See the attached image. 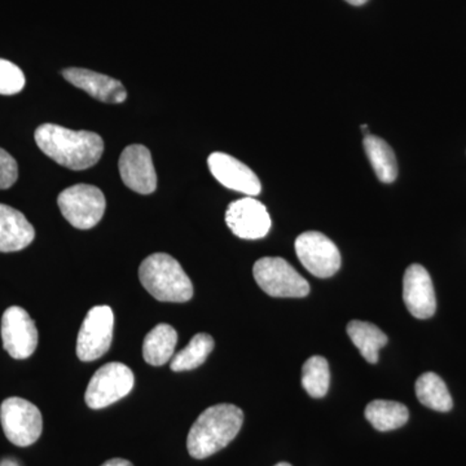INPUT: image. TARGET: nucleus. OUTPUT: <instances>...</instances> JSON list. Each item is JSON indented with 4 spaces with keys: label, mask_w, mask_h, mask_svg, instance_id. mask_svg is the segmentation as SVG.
Masks as SVG:
<instances>
[{
    "label": "nucleus",
    "mask_w": 466,
    "mask_h": 466,
    "mask_svg": "<svg viewBox=\"0 0 466 466\" xmlns=\"http://www.w3.org/2000/svg\"><path fill=\"white\" fill-rule=\"evenodd\" d=\"M403 299L413 317L421 320L433 317L437 309V299L433 281L425 267H408L403 278Z\"/></svg>",
    "instance_id": "4468645a"
},
{
    "label": "nucleus",
    "mask_w": 466,
    "mask_h": 466,
    "mask_svg": "<svg viewBox=\"0 0 466 466\" xmlns=\"http://www.w3.org/2000/svg\"><path fill=\"white\" fill-rule=\"evenodd\" d=\"M348 334L368 363L379 361L380 350L388 343V337L379 327L367 321L352 320L348 325Z\"/></svg>",
    "instance_id": "6ab92c4d"
},
{
    "label": "nucleus",
    "mask_w": 466,
    "mask_h": 466,
    "mask_svg": "<svg viewBox=\"0 0 466 466\" xmlns=\"http://www.w3.org/2000/svg\"><path fill=\"white\" fill-rule=\"evenodd\" d=\"M101 466H134L128 460L125 459H110L108 461L104 462Z\"/></svg>",
    "instance_id": "a878e982"
},
{
    "label": "nucleus",
    "mask_w": 466,
    "mask_h": 466,
    "mask_svg": "<svg viewBox=\"0 0 466 466\" xmlns=\"http://www.w3.org/2000/svg\"><path fill=\"white\" fill-rule=\"evenodd\" d=\"M0 466H17L15 464V462L9 461V460H5V461H3Z\"/></svg>",
    "instance_id": "cd10ccee"
},
{
    "label": "nucleus",
    "mask_w": 466,
    "mask_h": 466,
    "mask_svg": "<svg viewBox=\"0 0 466 466\" xmlns=\"http://www.w3.org/2000/svg\"><path fill=\"white\" fill-rule=\"evenodd\" d=\"M118 167L122 180L134 192L150 195L157 188V175L147 147L128 146L119 157Z\"/></svg>",
    "instance_id": "f8f14e48"
},
{
    "label": "nucleus",
    "mask_w": 466,
    "mask_h": 466,
    "mask_svg": "<svg viewBox=\"0 0 466 466\" xmlns=\"http://www.w3.org/2000/svg\"><path fill=\"white\" fill-rule=\"evenodd\" d=\"M115 314L109 306H95L86 315L78 339L76 355L79 360L94 361L106 355L112 345Z\"/></svg>",
    "instance_id": "6e6552de"
},
{
    "label": "nucleus",
    "mask_w": 466,
    "mask_h": 466,
    "mask_svg": "<svg viewBox=\"0 0 466 466\" xmlns=\"http://www.w3.org/2000/svg\"><path fill=\"white\" fill-rule=\"evenodd\" d=\"M416 395L420 403L438 412L452 410L453 400L446 383L437 373L426 372L416 381Z\"/></svg>",
    "instance_id": "412c9836"
},
{
    "label": "nucleus",
    "mask_w": 466,
    "mask_h": 466,
    "mask_svg": "<svg viewBox=\"0 0 466 466\" xmlns=\"http://www.w3.org/2000/svg\"><path fill=\"white\" fill-rule=\"evenodd\" d=\"M364 149L367 157L380 182L390 184L398 177V162L394 150L381 137L367 134L364 137Z\"/></svg>",
    "instance_id": "a211bd4d"
},
{
    "label": "nucleus",
    "mask_w": 466,
    "mask_h": 466,
    "mask_svg": "<svg viewBox=\"0 0 466 466\" xmlns=\"http://www.w3.org/2000/svg\"><path fill=\"white\" fill-rule=\"evenodd\" d=\"M244 424V412L233 404L208 407L189 431L187 449L193 459L210 458L228 446Z\"/></svg>",
    "instance_id": "f03ea898"
},
{
    "label": "nucleus",
    "mask_w": 466,
    "mask_h": 466,
    "mask_svg": "<svg viewBox=\"0 0 466 466\" xmlns=\"http://www.w3.org/2000/svg\"><path fill=\"white\" fill-rule=\"evenodd\" d=\"M63 76L69 84L87 92L90 96L101 103L121 104L127 97L124 85L112 76L82 69V67L64 69Z\"/></svg>",
    "instance_id": "2eb2a0df"
},
{
    "label": "nucleus",
    "mask_w": 466,
    "mask_h": 466,
    "mask_svg": "<svg viewBox=\"0 0 466 466\" xmlns=\"http://www.w3.org/2000/svg\"><path fill=\"white\" fill-rule=\"evenodd\" d=\"M0 422L7 440L15 446H32L41 437V410L29 400L12 397L0 406Z\"/></svg>",
    "instance_id": "423d86ee"
},
{
    "label": "nucleus",
    "mask_w": 466,
    "mask_h": 466,
    "mask_svg": "<svg viewBox=\"0 0 466 466\" xmlns=\"http://www.w3.org/2000/svg\"><path fill=\"white\" fill-rule=\"evenodd\" d=\"M3 348L17 360L32 357L38 346V329L27 311L18 306L5 309L2 318Z\"/></svg>",
    "instance_id": "9d476101"
},
{
    "label": "nucleus",
    "mask_w": 466,
    "mask_h": 466,
    "mask_svg": "<svg viewBox=\"0 0 466 466\" xmlns=\"http://www.w3.org/2000/svg\"><path fill=\"white\" fill-rule=\"evenodd\" d=\"M208 165L218 182L232 191L247 196H257L262 191V184L256 173L227 153H211L208 158Z\"/></svg>",
    "instance_id": "ddd939ff"
},
{
    "label": "nucleus",
    "mask_w": 466,
    "mask_h": 466,
    "mask_svg": "<svg viewBox=\"0 0 466 466\" xmlns=\"http://www.w3.org/2000/svg\"><path fill=\"white\" fill-rule=\"evenodd\" d=\"M366 419L379 431H390L407 424L408 408L400 401L373 400L366 408Z\"/></svg>",
    "instance_id": "aec40b11"
},
{
    "label": "nucleus",
    "mask_w": 466,
    "mask_h": 466,
    "mask_svg": "<svg viewBox=\"0 0 466 466\" xmlns=\"http://www.w3.org/2000/svg\"><path fill=\"white\" fill-rule=\"evenodd\" d=\"M34 137L46 156L70 170L94 167L104 152L100 135L91 131H75L63 126L45 124L36 128Z\"/></svg>",
    "instance_id": "f257e3e1"
},
{
    "label": "nucleus",
    "mask_w": 466,
    "mask_h": 466,
    "mask_svg": "<svg viewBox=\"0 0 466 466\" xmlns=\"http://www.w3.org/2000/svg\"><path fill=\"white\" fill-rule=\"evenodd\" d=\"M330 372L327 359L311 357L302 368V386L309 397L323 398L329 390Z\"/></svg>",
    "instance_id": "5701e85b"
},
{
    "label": "nucleus",
    "mask_w": 466,
    "mask_h": 466,
    "mask_svg": "<svg viewBox=\"0 0 466 466\" xmlns=\"http://www.w3.org/2000/svg\"><path fill=\"white\" fill-rule=\"evenodd\" d=\"M253 275L260 289L279 299H303L309 293V285L280 257H265L257 260Z\"/></svg>",
    "instance_id": "20e7f679"
},
{
    "label": "nucleus",
    "mask_w": 466,
    "mask_h": 466,
    "mask_svg": "<svg viewBox=\"0 0 466 466\" xmlns=\"http://www.w3.org/2000/svg\"><path fill=\"white\" fill-rule=\"evenodd\" d=\"M35 238L34 227L16 208L0 204V253L25 249Z\"/></svg>",
    "instance_id": "dca6fc26"
},
{
    "label": "nucleus",
    "mask_w": 466,
    "mask_h": 466,
    "mask_svg": "<svg viewBox=\"0 0 466 466\" xmlns=\"http://www.w3.org/2000/svg\"><path fill=\"white\" fill-rule=\"evenodd\" d=\"M140 283L161 302H187L193 297L191 279L180 263L165 253L147 257L139 268Z\"/></svg>",
    "instance_id": "7ed1b4c3"
},
{
    "label": "nucleus",
    "mask_w": 466,
    "mask_h": 466,
    "mask_svg": "<svg viewBox=\"0 0 466 466\" xmlns=\"http://www.w3.org/2000/svg\"><path fill=\"white\" fill-rule=\"evenodd\" d=\"M61 214L73 227L90 229L97 225L106 213V196L97 187L76 184L58 195Z\"/></svg>",
    "instance_id": "39448f33"
},
{
    "label": "nucleus",
    "mask_w": 466,
    "mask_h": 466,
    "mask_svg": "<svg viewBox=\"0 0 466 466\" xmlns=\"http://www.w3.org/2000/svg\"><path fill=\"white\" fill-rule=\"evenodd\" d=\"M226 223L233 235L244 240H258L271 229V217L262 202L253 198L233 201L226 211Z\"/></svg>",
    "instance_id": "9b49d317"
},
{
    "label": "nucleus",
    "mask_w": 466,
    "mask_h": 466,
    "mask_svg": "<svg viewBox=\"0 0 466 466\" xmlns=\"http://www.w3.org/2000/svg\"><path fill=\"white\" fill-rule=\"evenodd\" d=\"M177 342V330L171 325L158 324L144 339V360L150 366H164L173 359Z\"/></svg>",
    "instance_id": "f3484780"
},
{
    "label": "nucleus",
    "mask_w": 466,
    "mask_h": 466,
    "mask_svg": "<svg viewBox=\"0 0 466 466\" xmlns=\"http://www.w3.org/2000/svg\"><path fill=\"white\" fill-rule=\"evenodd\" d=\"M275 466H291V465L288 464V462H279V464H276Z\"/></svg>",
    "instance_id": "c85d7f7f"
},
{
    "label": "nucleus",
    "mask_w": 466,
    "mask_h": 466,
    "mask_svg": "<svg viewBox=\"0 0 466 466\" xmlns=\"http://www.w3.org/2000/svg\"><path fill=\"white\" fill-rule=\"evenodd\" d=\"M297 257L305 268L317 278H330L341 267L339 248L324 233L309 231L297 238Z\"/></svg>",
    "instance_id": "1a4fd4ad"
},
{
    "label": "nucleus",
    "mask_w": 466,
    "mask_h": 466,
    "mask_svg": "<svg viewBox=\"0 0 466 466\" xmlns=\"http://www.w3.org/2000/svg\"><path fill=\"white\" fill-rule=\"evenodd\" d=\"M25 87L23 70L11 61L0 58V95H16Z\"/></svg>",
    "instance_id": "b1692460"
},
{
    "label": "nucleus",
    "mask_w": 466,
    "mask_h": 466,
    "mask_svg": "<svg viewBox=\"0 0 466 466\" xmlns=\"http://www.w3.org/2000/svg\"><path fill=\"white\" fill-rule=\"evenodd\" d=\"M18 167L16 159L7 150L0 148V189L11 188L17 182Z\"/></svg>",
    "instance_id": "393cba45"
},
{
    "label": "nucleus",
    "mask_w": 466,
    "mask_h": 466,
    "mask_svg": "<svg viewBox=\"0 0 466 466\" xmlns=\"http://www.w3.org/2000/svg\"><path fill=\"white\" fill-rule=\"evenodd\" d=\"M214 349L213 337L207 333H198L191 339L186 349L171 359L170 368L174 372L192 370L202 366Z\"/></svg>",
    "instance_id": "4be33fe9"
},
{
    "label": "nucleus",
    "mask_w": 466,
    "mask_h": 466,
    "mask_svg": "<svg viewBox=\"0 0 466 466\" xmlns=\"http://www.w3.org/2000/svg\"><path fill=\"white\" fill-rule=\"evenodd\" d=\"M134 383V372L124 363L106 364L92 376L85 394L86 404L92 410L108 407L127 397Z\"/></svg>",
    "instance_id": "0eeeda50"
},
{
    "label": "nucleus",
    "mask_w": 466,
    "mask_h": 466,
    "mask_svg": "<svg viewBox=\"0 0 466 466\" xmlns=\"http://www.w3.org/2000/svg\"><path fill=\"white\" fill-rule=\"evenodd\" d=\"M346 2L352 5H366L368 0H346Z\"/></svg>",
    "instance_id": "bb28decb"
}]
</instances>
